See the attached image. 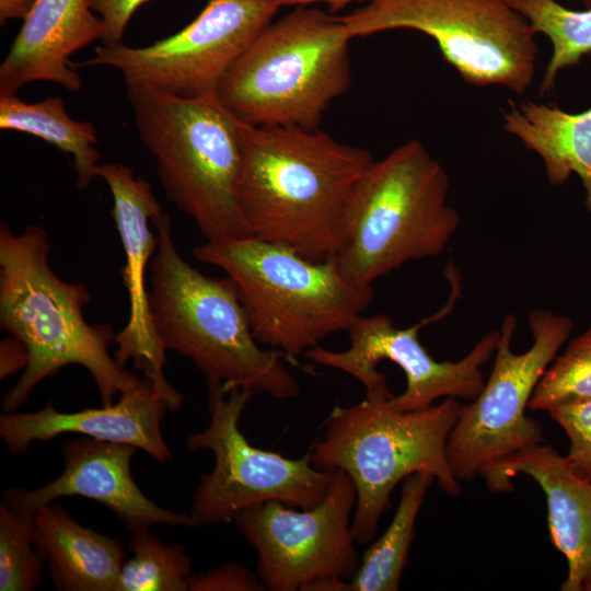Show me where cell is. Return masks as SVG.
Here are the masks:
<instances>
[{
    "instance_id": "cell-1",
    "label": "cell",
    "mask_w": 591,
    "mask_h": 591,
    "mask_svg": "<svg viewBox=\"0 0 591 591\" xmlns=\"http://www.w3.org/2000/svg\"><path fill=\"white\" fill-rule=\"evenodd\" d=\"M237 201L251 236L303 256L334 257L350 194L375 161L361 147L314 129L240 120Z\"/></svg>"
},
{
    "instance_id": "cell-2",
    "label": "cell",
    "mask_w": 591,
    "mask_h": 591,
    "mask_svg": "<svg viewBox=\"0 0 591 591\" xmlns=\"http://www.w3.org/2000/svg\"><path fill=\"white\" fill-rule=\"evenodd\" d=\"M50 251L42 227L13 233L1 221L0 325L28 351L22 376L2 398V413H15L43 380L71 364L88 370L102 405L113 404L116 394L140 380L111 356L112 325L84 318L91 294L83 283L65 281L54 273Z\"/></svg>"
},
{
    "instance_id": "cell-3",
    "label": "cell",
    "mask_w": 591,
    "mask_h": 591,
    "mask_svg": "<svg viewBox=\"0 0 591 591\" xmlns=\"http://www.w3.org/2000/svg\"><path fill=\"white\" fill-rule=\"evenodd\" d=\"M158 247L150 263V305L158 336L224 392L246 390L277 399L294 398L299 384L281 351L263 349L254 337L235 283L204 275L177 252L171 217L153 221Z\"/></svg>"
},
{
    "instance_id": "cell-4",
    "label": "cell",
    "mask_w": 591,
    "mask_h": 591,
    "mask_svg": "<svg viewBox=\"0 0 591 591\" xmlns=\"http://www.w3.org/2000/svg\"><path fill=\"white\" fill-rule=\"evenodd\" d=\"M389 386L366 392L347 407L336 406L325 419L323 434L308 453L322 471L341 470L356 488L351 531L356 543L369 544L395 486L416 473H429L451 496L461 494L447 452L462 404L455 397L424 409L399 412L390 405Z\"/></svg>"
},
{
    "instance_id": "cell-5",
    "label": "cell",
    "mask_w": 591,
    "mask_h": 591,
    "mask_svg": "<svg viewBox=\"0 0 591 591\" xmlns=\"http://www.w3.org/2000/svg\"><path fill=\"white\" fill-rule=\"evenodd\" d=\"M193 255L235 283L256 340L301 368L298 356L332 334L348 332L374 299L372 286L349 280L333 257L314 260L251 235L206 241Z\"/></svg>"
},
{
    "instance_id": "cell-6",
    "label": "cell",
    "mask_w": 591,
    "mask_h": 591,
    "mask_svg": "<svg viewBox=\"0 0 591 591\" xmlns=\"http://www.w3.org/2000/svg\"><path fill=\"white\" fill-rule=\"evenodd\" d=\"M449 190L445 169L417 139L374 161L345 208L333 257L339 270L372 286L408 262L440 255L460 225Z\"/></svg>"
},
{
    "instance_id": "cell-7",
    "label": "cell",
    "mask_w": 591,
    "mask_h": 591,
    "mask_svg": "<svg viewBox=\"0 0 591 591\" xmlns=\"http://www.w3.org/2000/svg\"><path fill=\"white\" fill-rule=\"evenodd\" d=\"M350 39L338 16L300 5L254 38L215 96L245 124L314 130L351 84Z\"/></svg>"
},
{
    "instance_id": "cell-8",
    "label": "cell",
    "mask_w": 591,
    "mask_h": 591,
    "mask_svg": "<svg viewBox=\"0 0 591 591\" xmlns=\"http://www.w3.org/2000/svg\"><path fill=\"white\" fill-rule=\"evenodd\" d=\"M126 90L167 200L195 221L207 242L250 235L237 201L240 120L215 95L184 99L129 83Z\"/></svg>"
},
{
    "instance_id": "cell-9",
    "label": "cell",
    "mask_w": 591,
    "mask_h": 591,
    "mask_svg": "<svg viewBox=\"0 0 591 591\" xmlns=\"http://www.w3.org/2000/svg\"><path fill=\"white\" fill-rule=\"evenodd\" d=\"M338 19L351 38L398 28L430 36L471 85L522 95L535 76L537 34L505 0H373Z\"/></svg>"
},
{
    "instance_id": "cell-10",
    "label": "cell",
    "mask_w": 591,
    "mask_h": 591,
    "mask_svg": "<svg viewBox=\"0 0 591 591\" xmlns=\"http://www.w3.org/2000/svg\"><path fill=\"white\" fill-rule=\"evenodd\" d=\"M208 427L186 439L188 450H210L215 465L204 474L194 494L190 517L195 528L234 521L245 509L281 501L310 509L328 494L334 470L315 468L306 452L299 459L252 445L240 429V418L254 394L224 392L208 382Z\"/></svg>"
},
{
    "instance_id": "cell-11",
    "label": "cell",
    "mask_w": 591,
    "mask_h": 591,
    "mask_svg": "<svg viewBox=\"0 0 591 591\" xmlns=\"http://www.w3.org/2000/svg\"><path fill=\"white\" fill-rule=\"evenodd\" d=\"M528 322L533 343L525 352L514 354L511 340L518 320L511 313L503 317L488 381L471 404L462 405L447 444L459 480H471L484 467L544 441L542 427L525 408L573 322L546 309L532 311Z\"/></svg>"
},
{
    "instance_id": "cell-12",
    "label": "cell",
    "mask_w": 591,
    "mask_h": 591,
    "mask_svg": "<svg viewBox=\"0 0 591 591\" xmlns=\"http://www.w3.org/2000/svg\"><path fill=\"white\" fill-rule=\"evenodd\" d=\"M280 7L277 0H208L172 36L146 47L102 45L92 58L72 65L109 67L121 73L125 83L178 97L213 96L227 71Z\"/></svg>"
},
{
    "instance_id": "cell-13",
    "label": "cell",
    "mask_w": 591,
    "mask_h": 591,
    "mask_svg": "<svg viewBox=\"0 0 591 591\" xmlns=\"http://www.w3.org/2000/svg\"><path fill=\"white\" fill-rule=\"evenodd\" d=\"M451 294L438 312L407 328H397L385 314L361 315L348 331L350 346L333 351L316 346L304 356L316 364L338 369L356 378L372 392L386 386L385 375L378 371L382 360L397 364L406 376V389L390 399L399 412L424 409L441 397L474 401L485 384L482 367L495 355L500 332H487L466 356L456 361H437L419 339V331L452 312L460 298V275L455 268L445 271Z\"/></svg>"
},
{
    "instance_id": "cell-14",
    "label": "cell",
    "mask_w": 591,
    "mask_h": 591,
    "mask_svg": "<svg viewBox=\"0 0 591 591\" xmlns=\"http://www.w3.org/2000/svg\"><path fill=\"white\" fill-rule=\"evenodd\" d=\"M356 498L350 477L334 470L328 494L313 508L297 511L273 500L235 518L257 553L256 573L266 590L310 591L325 579H352L359 566L351 531Z\"/></svg>"
},
{
    "instance_id": "cell-15",
    "label": "cell",
    "mask_w": 591,
    "mask_h": 591,
    "mask_svg": "<svg viewBox=\"0 0 591 591\" xmlns=\"http://www.w3.org/2000/svg\"><path fill=\"white\" fill-rule=\"evenodd\" d=\"M113 197L111 211L125 252L121 268L127 290L129 315L125 327L115 335V359L125 367L132 360L144 374L169 410L176 412L183 396L166 380L164 373L165 348L153 323L150 292L146 286L147 266L158 247L152 221L163 212L150 184L123 163H103L96 171Z\"/></svg>"
},
{
    "instance_id": "cell-16",
    "label": "cell",
    "mask_w": 591,
    "mask_h": 591,
    "mask_svg": "<svg viewBox=\"0 0 591 591\" xmlns=\"http://www.w3.org/2000/svg\"><path fill=\"white\" fill-rule=\"evenodd\" d=\"M61 450L65 468L56 479L32 490H5L3 501L14 510L34 514L62 497L82 496L112 510L132 534L158 524L195 528L190 514L158 506L137 486L130 470L136 447L80 437L65 441Z\"/></svg>"
},
{
    "instance_id": "cell-17",
    "label": "cell",
    "mask_w": 591,
    "mask_h": 591,
    "mask_svg": "<svg viewBox=\"0 0 591 591\" xmlns=\"http://www.w3.org/2000/svg\"><path fill=\"white\" fill-rule=\"evenodd\" d=\"M519 474L532 477L545 495L549 536L568 565L560 590L591 591V482L578 476L566 456L542 443L479 472L491 493L512 491L510 479Z\"/></svg>"
},
{
    "instance_id": "cell-18",
    "label": "cell",
    "mask_w": 591,
    "mask_h": 591,
    "mask_svg": "<svg viewBox=\"0 0 591 591\" xmlns=\"http://www.w3.org/2000/svg\"><path fill=\"white\" fill-rule=\"evenodd\" d=\"M166 410V404L144 378L123 392L117 403L101 408L62 413L48 402L34 413H2L0 436L11 454L26 451L36 441L79 433L97 440L128 443L158 462H166L172 460L161 429Z\"/></svg>"
},
{
    "instance_id": "cell-19",
    "label": "cell",
    "mask_w": 591,
    "mask_h": 591,
    "mask_svg": "<svg viewBox=\"0 0 591 591\" xmlns=\"http://www.w3.org/2000/svg\"><path fill=\"white\" fill-rule=\"evenodd\" d=\"M23 21L0 66V95H14L34 81L79 92L81 78L69 58L104 34L91 0H36Z\"/></svg>"
},
{
    "instance_id": "cell-20",
    "label": "cell",
    "mask_w": 591,
    "mask_h": 591,
    "mask_svg": "<svg viewBox=\"0 0 591 591\" xmlns=\"http://www.w3.org/2000/svg\"><path fill=\"white\" fill-rule=\"evenodd\" d=\"M34 545L60 591H116L125 563L121 543L78 523L60 503L34 513Z\"/></svg>"
},
{
    "instance_id": "cell-21",
    "label": "cell",
    "mask_w": 591,
    "mask_h": 591,
    "mask_svg": "<svg viewBox=\"0 0 591 591\" xmlns=\"http://www.w3.org/2000/svg\"><path fill=\"white\" fill-rule=\"evenodd\" d=\"M502 125L542 159L551 185H561L577 174L591 213V106L571 114L548 104L510 100Z\"/></svg>"
},
{
    "instance_id": "cell-22",
    "label": "cell",
    "mask_w": 591,
    "mask_h": 591,
    "mask_svg": "<svg viewBox=\"0 0 591 591\" xmlns=\"http://www.w3.org/2000/svg\"><path fill=\"white\" fill-rule=\"evenodd\" d=\"M0 129L35 136L70 154L78 189L88 188L97 177L95 127L91 121L71 118L59 96L27 103L15 94L0 95Z\"/></svg>"
},
{
    "instance_id": "cell-23",
    "label": "cell",
    "mask_w": 591,
    "mask_h": 591,
    "mask_svg": "<svg viewBox=\"0 0 591 591\" xmlns=\"http://www.w3.org/2000/svg\"><path fill=\"white\" fill-rule=\"evenodd\" d=\"M434 477L416 473L403 482L401 499L385 532L372 541L349 581L350 591H396L408 560L415 522Z\"/></svg>"
},
{
    "instance_id": "cell-24",
    "label": "cell",
    "mask_w": 591,
    "mask_h": 591,
    "mask_svg": "<svg viewBox=\"0 0 591 591\" xmlns=\"http://www.w3.org/2000/svg\"><path fill=\"white\" fill-rule=\"evenodd\" d=\"M521 13L536 34L552 43V55L541 81L538 95L549 93L560 71L578 65L591 54V7L571 10L556 0H505Z\"/></svg>"
},
{
    "instance_id": "cell-25",
    "label": "cell",
    "mask_w": 591,
    "mask_h": 591,
    "mask_svg": "<svg viewBox=\"0 0 591 591\" xmlns=\"http://www.w3.org/2000/svg\"><path fill=\"white\" fill-rule=\"evenodd\" d=\"M132 557L124 563L116 591H186L192 558L178 544H166L149 530L128 544Z\"/></svg>"
},
{
    "instance_id": "cell-26",
    "label": "cell",
    "mask_w": 591,
    "mask_h": 591,
    "mask_svg": "<svg viewBox=\"0 0 591 591\" xmlns=\"http://www.w3.org/2000/svg\"><path fill=\"white\" fill-rule=\"evenodd\" d=\"M44 557L34 545V514L0 503V590L33 591L43 580Z\"/></svg>"
},
{
    "instance_id": "cell-27",
    "label": "cell",
    "mask_w": 591,
    "mask_h": 591,
    "mask_svg": "<svg viewBox=\"0 0 591 591\" xmlns=\"http://www.w3.org/2000/svg\"><path fill=\"white\" fill-rule=\"evenodd\" d=\"M591 398V325L557 355L538 381L528 408L545 410Z\"/></svg>"
},
{
    "instance_id": "cell-28",
    "label": "cell",
    "mask_w": 591,
    "mask_h": 591,
    "mask_svg": "<svg viewBox=\"0 0 591 591\" xmlns=\"http://www.w3.org/2000/svg\"><path fill=\"white\" fill-rule=\"evenodd\" d=\"M547 413L569 439L566 457L572 471L591 482V398L560 405Z\"/></svg>"
},
{
    "instance_id": "cell-29",
    "label": "cell",
    "mask_w": 591,
    "mask_h": 591,
    "mask_svg": "<svg viewBox=\"0 0 591 591\" xmlns=\"http://www.w3.org/2000/svg\"><path fill=\"white\" fill-rule=\"evenodd\" d=\"M189 591H264L266 590L257 573L246 566L228 561L188 581Z\"/></svg>"
},
{
    "instance_id": "cell-30",
    "label": "cell",
    "mask_w": 591,
    "mask_h": 591,
    "mask_svg": "<svg viewBox=\"0 0 591 591\" xmlns=\"http://www.w3.org/2000/svg\"><path fill=\"white\" fill-rule=\"evenodd\" d=\"M148 0H91L92 10L104 22L102 45L121 43L124 32L136 10Z\"/></svg>"
},
{
    "instance_id": "cell-31",
    "label": "cell",
    "mask_w": 591,
    "mask_h": 591,
    "mask_svg": "<svg viewBox=\"0 0 591 591\" xmlns=\"http://www.w3.org/2000/svg\"><path fill=\"white\" fill-rule=\"evenodd\" d=\"M28 362V351L25 345L16 337H7L0 343V379L11 376Z\"/></svg>"
},
{
    "instance_id": "cell-32",
    "label": "cell",
    "mask_w": 591,
    "mask_h": 591,
    "mask_svg": "<svg viewBox=\"0 0 591 591\" xmlns=\"http://www.w3.org/2000/svg\"><path fill=\"white\" fill-rule=\"evenodd\" d=\"M36 0H0V22L4 24L11 19L24 20L33 9Z\"/></svg>"
},
{
    "instance_id": "cell-33",
    "label": "cell",
    "mask_w": 591,
    "mask_h": 591,
    "mask_svg": "<svg viewBox=\"0 0 591 591\" xmlns=\"http://www.w3.org/2000/svg\"><path fill=\"white\" fill-rule=\"evenodd\" d=\"M279 4L282 5H308L315 2H324L328 5L331 13H335L341 10L347 4L354 1H363V0H277ZM373 1V0H370Z\"/></svg>"
},
{
    "instance_id": "cell-34",
    "label": "cell",
    "mask_w": 591,
    "mask_h": 591,
    "mask_svg": "<svg viewBox=\"0 0 591 591\" xmlns=\"http://www.w3.org/2000/svg\"><path fill=\"white\" fill-rule=\"evenodd\" d=\"M582 3L586 4L587 8L591 7V0H580Z\"/></svg>"
}]
</instances>
